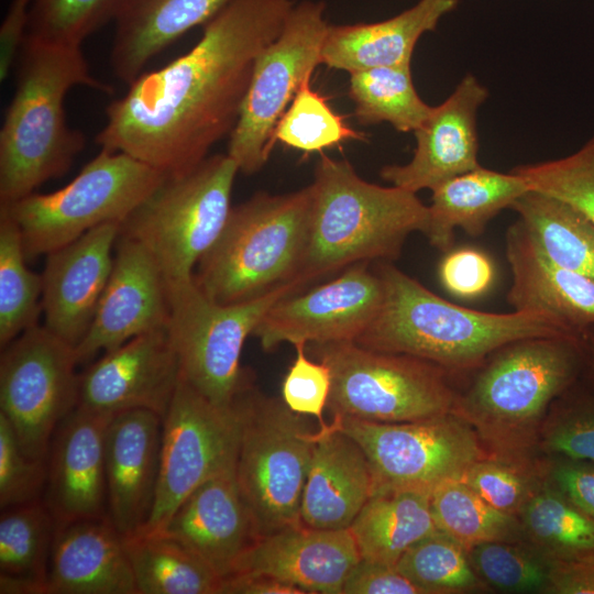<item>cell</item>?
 I'll list each match as a JSON object with an SVG mask.
<instances>
[{
  "instance_id": "6da1fadb",
  "label": "cell",
  "mask_w": 594,
  "mask_h": 594,
  "mask_svg": "<svg viewBox=\"0 0 594 594\" xmlns=\"http://www.w3.org/2000/svg\"><path fill=\"white\" fill-rule=\"evenodd\" d=\"M292 0H231L201 38L166 66L142 73L112 101L96 142L167 175L187 172L232 133L258 54L280 33Z\"/></svg>"
},
{
  "instance_id": "7a4b0ae2",
  "label": "cell",
  "mask_w": 594,
  "mask_h": 594,
  "mask_svg": "<svg viewBox=\"0 0 594 594\" xmlns=\"http://www.w3.org/2000/svg\"><path fill=\"white\" fill-rule=\"evenodd\" d=\"M584 365L585 338L514 340L476 369L471 384L457 392L451 413L473 428L487 457L537 465L549 408L582 376Z\"/></svg>"
},
{
  "instance_id": "3957f363",
  "label": "cell",
  "mask_w": 594,
  "mask_h": 594,
  "mask_svg": "<svg viewBox=\"0 0 594 594\" xmlns=\"http://www.w3.org/2000/svg\"><path fill=\"white\" fill-rule=\"evenodd\" d=\"M375 271L383 300L355 340L370 350L413 355L455 373L476 370L492 352L517 339L578 337L541 312L495 314L461 307L388 262L378 263Z\"/></svg>"
},
{
  "instance_id": "277c9868",
  "label": "cell",
  "mask_w": 594,
  "mask_h": 594,
  "mask_svg": "<svg viewBox=\"0 0 594 594\" xmlns=\"http://www.w3.org/2000/svg\"><path fill=\"white\" fill-rule=\"evenodd\" d=\"M14 95L0 130V204L20 200L63 176L85 147L66 120L64 100L76 86L111 94L95 78L80 47L24 38Z\"/></svg>"
},
{
  "instance_id": "5b68a950",
  "label": "cell",
  "mask_w": 594,
  "mask_h": 594,
  "mask_svg": "<svg viewBox=\"0 0 594 594\" xmlns=\"http://www.w3.org/2000/svg\"><path fill=\"white\" fill-rule=\"evenodd\" d=\"M310 188L306 245L293 280L300 288L355 263L396 260L408 235L426 230L428 206L416 193L369 183L345 160L321 155Z\"/></svg>"
},
{
  "instance_id": "8992f818",
  "label": "cell",
  "mask_w": 594,
  "mask_h": 594,
  "mask_svg": "<svg viewBox=\"0 0 594 594\" xmlns=\"http://www.w3.org/2000/svg\"><path fill=\"white\" fill-rule=\"evenodd\" d=\"M310 206L308 185L283 195L257 193L232 207L196 266L198 287L217 302L235 304L292 283L306 245Z\"/></svg>"
},
{
  "instance_id": "52a82bcc",
  "label": "cell",
  "mask_w": 594,
  "mask_h": 594,
  "mask_svg": "<svg viewBox=\"0 0 594 594\" xmlns=\"http://www.w3.org/2000/svg\"><path fill=\"white\" fill-rule=\"evenodd\" d=\"M239 416L237 480L258 537L300 525L316 431L280 399L250 384L234 399Z\"/></svg>"
},
{
  "instance_id": "ba28073f",
  "label": "cell",
  "mask_w": 594,
  "mask_h": 594,
  "mask_svg": "<svg viewBox=\"0 0 594 594\" xmlns=\"http://www.w3.org/2000/svg\"><path fill=\"white\" fill-rule=\"evenodd\" d=\"M238 173L228 154H216L187 172L166 175L120 224L119 235L144 246L166 282L191 278L226 226Z\"/></svg>"
},
{
  "instance_id": "9c48e42d",
  "label": "cell",
  "mask_w": 594,
  "mask_h": 594,
  "mask_svg": "<svg viewBox=\"0 0 594 594\" xmlns=\"http://www.w3.org/2000/svg\"><path fill=\"white\" fill-rule=\"evenodd\" d=\"M167 174L122 152L100 153L66 186L4 208L19 227L28 261L47 255L108 222L120 224Z\"/></svg>"
},
{
  "instance_id": "30bf717a",
  "label": "cell",
  "mask_w": 594,
  "mask_h": 594,
  "mask_svg": "<svg viewBox=\"0 0 594 594\" xmlns=\"http://www.w3.org/2000/svg\"><path fill=\"white\" fill-rule=\"evenodd\" d=\"M327 364L333 417L375 422L416 421L451 413L457 392L450 372L408 354L381 352L353 341L307 344Z\"/></svg>"
},
{
  "instance_id": "8fae6325",
  "label": "cell",
  "mask_w": 594,
  "mask_h": 594,
  "mask_svg": "<svg viewBox=\"0 0 594 594\" xmlns=\"http://www.w3.org/2000/svg\"><path fill=\"white\" fill-rule=\"evenodd\" d=\"M166 283V330L180 376L213 404L231 406L251 384L240 363L245 340L278 299L300 287L292 282L252 300L220 304L198 287L194 276Z\"/></svg>"
},
{
  "instance_id": "7c38bea8",
  "label": "cell",
  "mask_w": 594,
  "mask_h": 594,
  "mask_svg": "<svg viewBox=\"0 0 594 594\" xmlns=\"http://www.w3.org/2000/svg\"><path fill=\"white\" fill-rule=\"evenodd\" d=\"M323 1L295 4L277 37L257 56L228 155L252 175L267 162L274 129L301 84L321 64L328 23Z\"/></svg>"
},
{
  "instance_id": "4fadbf2b",
  "label": "cell",
  "mask_w": 594,
  "mask_h": 594,
  "mask_svg": "<svg viewBox=\"0 0 594 594\" xmlns=\"http://www.w3.org/2000/svg\"><path fill=\"white\" fill-rule=\"evenodd\" d=\"M332 422L363 450L373 474V493L389 490L432 492L460 480L487 457L473 428L449 413L406 422L333 417Z\"/></svg>"
},
{
  "instance_id": "5bb4252c",
  "label": "cell",
  "mask_w": 594,
  "mask_h": 594,
  "mask_svg": "<svg viewBox=\"0 0 594 594\" xmlns=\"http://www.w3.org/2000/svg\"><path fill=\"white\" fill-rule=\"evenodd\" d=\"M77 364L75 346L44 324L1 349L0 414L29 457L46 459L58 425L77 407Z\"/></svg>"
},
{
  "instance_id": "9a60e30c",
  "label": "cell",
  "mask_w": 594,
  "mask_h": 594,
  "mask_svg": "<svg viewBox=\"0 0 594 594\" xmlns=\"http://www.w3.org/2000/svg\"><path fill=\"white\" fill-rule=\"evenodd\" d=\"M238 440L234 402L218 406L180 376L163 417L154 505L140 531H162L184 499L235 458Z\"/></svg>"
},
{
  "instance_id": "2e32d148",
  "label": "cell",
  "mask_w": 594,
  "mask_h": 594,
  "mask_svg": "<svg viewBox=\"0 0 594 594\" xmlns=\"http://www.w3.org/2000/svg\"><path fill=\"white\" fill-rule=\"evenodd\" d=\"M367 263H355L330 282L278 299L253 336L266 351L282 343L355 342L383 300L382 280Z\"/></svg>"
},
{
  "instance_id": "e0dca14e",
  "label": "cell",
  "mask_w": 594,
  "mask_h": 594,
  "mask_svg": "<svg viewBox=\"0 0 594 594\" xmlns=\"http://www.w3.org/2000/svg\"><path fill=\"white\" fill-rule=\"evenodd\" d=\"M180 378L166 328L107 351L79 374L77 407L114 416L145 409L164 417Z\"/></svg>"
},
{
  "instance_id": "ac0fdd59",
  "label": "cell",
  "mask_w": 594,
  "mask_h": 594,
  "mask_svg": "<svg viewBox=\"0 0 594 594\" xmlns=\"http://www.w3.org/2000/svg\"><path fill=\"white\" fill-rule=\"evenodd\" d=\"M168 312L166 278L154 257L139 242L119 235L110 278L91 326L76 346L78 363L166 328Z\"/></svg>"
},
{
  "instance_id": "d6986e66",
  "label": "cell",
  "mask_w": 594,
  "mask_h": 594,
  "mask_svg": "<svg viewBox=\"0 0 594 594\" xmlns=\"http://www.w3.org/2000/svg\"><path fill=\"white\" fill-rule=\"evenodd\" d=\"M487 97V88L474 75H464L414 132L416 148L411 160L403 165H385L381 177L417 194L480 167L476 116Z\"/></svg>"
},
{
  "instance_id": "ffe728a7",
  "label": "cell",
  "mask_w": 594,
  "mask_h": 594,
  "mask_svg": "<svg viewBox=\"0 0 594 594\" xmlns=\"http://www.w3.org/2000/svg\"><path fill=\"white\" fill-rule=\"evenodd\" d=\"M119 222H108L46 255L42 273L44 326L76 346L94 320L110 278Z\"/></svg>"
},
{
  "instance_id": "44dd1931",
  "label": "cell",
  "mask_w": 594,
  "mask_h": 594,
  "mask_svg": "<svg viewBox=\"0 0 594 594\" xmlns=\"http://www.w3.org/2000/svg\"><path fill=\"white\" fill-rule=\"evenodd\" d=\"M112 417L76 407L58 425L46 457L44 498L56 525L108 516L105 447Z\"/></svg>"
},
{
  "instance_id": "7402d4cb",
  "label": "cell",
  "mask_w": 594,
  "mask_h": 594,
  "mask_svg": "<svg viewBox=\"0 0 594 594\" xmlns=\"http://www.w3.org/2000/svg\"><path fill=\"white\" fill-rule=\"evenodd\" d=\"M360 559L349 529H317L300 524L255 540L232 574L272 576L305 594H342L344 582Z\"/></svg>"
},
{
  "instance_id": "603a6c76",
  "label": "cell",
  "mask_w": 594,
  "mask_h": 594,
  "mask_svg": "<svg viewBox=\"0 0 594 594\" xmlns=\"http://www.w3.org/2000/svg\"><path fill=\"white\" fill-rule=\"evenodd\" d=\"M237 455L193 491L162 531L196 552L221 578L260 537L242 497Z\"/></svg>"
},
{
  "instance_id": "cb8c5ba5",
  "label": "cell",
  "mask_w": 594,
  "mask_h": 594,
  "mask_svg": "<svg viewBox=\"0 0 594 594\" xmlns=\"http://www.w3.org/2000/svg\"><path fill=\"white\" fill-rule=\"evenodd\" d=\"M163 418L133 409L114 415L106 433L108 517L121 536L144 528L155 501Z\"/></svg>"
},
{
  "instance_id": "d4e9b609",
  "label": "cell",
  "mask_w": 594,
  "mask_h": 594,
  "mask_svg": "<svg viewBox=\"0 0 594 594\" xmlns=\"http://www.w3.org/2000/svg\"><path fill=\"white\" fill-rule=\"evenodd\" d=\"M506 256L514 310L547 315L580 338L594 330V280L553 263L520 220L507 230Z\"/></svg>"
},
{
  "instance_id": "484cf974",
  "label": "cell",
  "mask_w": 594,
  "mask_h": 594,
  "mask_svg": "<svg viewBox=\"0 0 594 594\" xmlns=\"http://www.w3.org/2000/svg\"><path fill=\"white\" fill-rule=\"evenodd\" d=\"M372 494L373 474L361 447L333 422L320 427L301 497V524L349 529Z\"/></svg>"
},
{
  "instance_id": "4316f807",
  "label": "cell",
  "mask_w": 594,
  "mask_h": 594,
  "mask_svg": "<svg viewBox=\"0 0 594 594\" xmlns=\"http://www.w3.org/2000/svg\"><path fill=\"white\" fill-rule=\"evenodd\" d=\"M46 594H138L123 538L108 516L56 525Z\"/></svg>"
},
{
  "instance_id": "83f0119b",
  "label": "cell",
  "mask_w": 594,
  "mask_h": 594,
  "mask_svg": "<svg viewBox=\"0 0 594 594\" xmlns=\"http://www.w3.org/2000/svg\"><path fill=\"white\" fill-rule=\"evenodd\" d=\"M459 0H419L389 19L354 24H329L321 64L349 74L382 66L411 65L419 38L435 31Z\"/></svg>"
},
{
  "instance_id": "f1b7e54d",
  "label": "cell",
  "mask_w": 594,
  "mask_h": 594,
  "mask_svg": "<svg viewBox=\"0 0 594 594\" xmlns=\"http://www.w3.org/2000/svg\"><path fill=\"white\" fill-rule=\"evenodd\" d=\"M231 0H120L110 54L116 77L132 84L144 67Z\"/></svg>"
},
{
  "instance_id": "f546056e",
  "label": "cell",
  "mask_w": 594,
  "mask_h": 594,
  "mask_svg": "<svg viewBox=\"0 0 594 594\" xmlns=\"http://www.w3.org/2000/svg\"><path fill=\"white\" fill-rule=\"evenodd\" d=\"M529 189L513 170L501 173L480 166L458 175L431 190L424 234L432 246L447 252L455 229L471 237L481 235L494 217Z\"/></svg>"
},
{
  "instance_id": "4dcf8cb0",
  "label": "cell",
  "mask_w": 594,
  "mask_h": 594,
  "mask_svg": "<svg viewBox=\"0 0 594 594\" xmlns=\"http://www.w3.org/2000/svg\"><path fill=\"white\" fill-rule=\"evenodd\" d=\"M430 492L373 493L349 527L362 559L396 565L416 542L437 530Z\"/></svg>"
},
{
  "instance_id": "1f68e13d",
  "label": "cell",
  "mask_w": 594,
  "mask_h": 594,
  "mask_svg": "<svg viewBox=\"0 0 594 594\" xmlns=\"http://www.w3.org/2000/svg\"><path fill=\"white\" fill-rule=\"evenodd\" d=\"M55 530L44 499L1 510V594H46Z\"/></svg>"
},
{
  "instance_id": "d6a6232c",
  "label": "cell",
  "mask_w": 594,
  "mask_h": 594,
  "mask_svg": "<svg viewBox=\"0 0 594 594\" xmlns=\"http://www.w3.org/2000/svg\"><path fill=\"white\" fill-rule=\"evenodd\" d=\"M138 594H219L222 579L165 531L122 536Z\"/></svg>"
},
{
  "instance_id": "836d02e7",
  "label": "cell",
  "mask_w": 594,
  "mask_h": 594,
  "mask_svg": "<svg viewBox=\"0 0 594 594\" xmlns=\"http://www.w3.org/2000/svg\"><path fill=\"white\" fill-rule=\"evenodd\" d=\"M510 209L547 257L594 280V224L583 213L534 189L516 199Z\"/></svg>"
},
{
  "instance_id": "e575fe53",
  "label": "cell",
  "mask_w": 594,
  "mask_h": 594,
  "mask_svg": "<svg viewBox=\"0 0 594 594\" xmlns=\"http://www.w3.org/2000/svg\"><path fill=\"white\" fill-rule=\"evenodd\" d=\"M518 518L522 541L551 563L571 562L594 554V519L544 477Z\"/></svg>"
},
{
  "instance_id": "d590c367",
  "label": "cell",
  "mask_w": 594,
  "mask_h": 594,
  "mask_svg": "<svg viewBox=\"0 0 594 594\" xmlns=\"http://www.w3.org/2000/svg\"><path fill=\"white\" fill-rule=\"evenodd\" d=\"M349 97L361 124L387 122L399 132H415L432 108L419 97L410 65L374 67L350 74Z\"/></svg>"
},
{
  "instance_id": "8d00e7d4",
  "label": "cell",
  "mask_w": 594,
  "mask_h": 594,
  "mask_svg": "<svg viewBox=\"0 0 594 594\" xmlns=\"http://www.w3.org/2000/svg\"><path fill=\"white\" fill-rule=\"evenodd\" d=\"M430 507L438 530L464 548L487 541H522L519 518L503 513L461 480L438 485L430 494Z\"/></svg>"
},
{
  "instance_id": "74e56055",
  "label": "cell",
  "mask_w": 594,
  "mask_h": 594,
  "mask_svg": "<svg viewBox=\"0 0 594 594\" xmlns=\"http://www.w3.org/2000/svg\"><path fill=\"white\" fill-rule=\"evenodd\" d=\"M18 224L0 207V348L38 324L42 274L29 270Z\"/></svg>"
},
{
  "instance_id": "f35d334b",
  "label": "cell",
  "mask_w": 594,
  "mask_h": 594,
  "mask_svg": "<svg viewBox=\"0 0 594 594\" xmlns=\"http://www.w3.org/2000/svg\"><path fill=\"white\" fill-rule=\"evenodd\" d=\"M396 568L427 594L490 590L473 570L468 549L438 529L413 544Z\"/></svg>"
},
{
  "instance_id": "ab89813d",
  "label": "cell",
  "mask_w": 594,
  "mask_h": 594,
  "mask_svg": "<svg viewBox=\"0 0 594 594\" xmlns=\"http://www.w3.org/2000/svg\"><path fill=\"white\" fill-rule=\"evenodd\" d=\"M307 78L278 120L272 136L273 145H284L306 154L337 146L350 140H364L365 135L349 127L336 113L323 96L314 90Z\"/></svg>"
},
{
  "instance_id": "60d3db41",
  "label": "cell",
  "mask_w": 594,
  "mask_h": 594,
  "mask_svg": "<svg viewBox=\"0 0 594 594\" xmlns=\"http://www.w3.org/2000/svg\"><path fill=\"white\" fill-rule=\"evenodd\" d=\"M539 452L594 462V387L582 376L550 406Z\"/></svg>"
},
{
  "instance_id": "b9f144b4",
  "label": "cell",
  "mask_w": 594,
  "mask_h": 594,
  "mask_svg": "<svg viewBox=\"0 0 594 594\" xmlns=\"http://www.w3.org/2000/svg\"><path fill=\"white\" fill-rule=\"evenodd\" d=\"M473 570L491 590L546 593L551 562L525 541H487L468 549Z\"/></svg>"
},
{
  "instance_id": "7bdbcfd3",
  "label": "cell",
  "mask_w": 594,
  "mask_h": 594,
  "mask_svg": "<svg viewBox=\"0 0 594 594\" xmlns=\"http://www.w3.org/2000/svg\"><path fill=\"white\" fill-rule=\"evenodd\" d=\"M120 0H34L26 38L66 47L82 42L109 20Z\"/></svg>"
},
{
  "instance_id": "ee69618b",
  "label": "cell",
  "mask_w": 594,
  "mask_h": 594,
  "mask_svg": "<svg viewBox=\"0 0 594 594\" xmlns=\"http://www.w3.org/2000/svg\"><path fill=\"white\" fill-rule=\"evenodd\" d=\"M512 170L530 189L566 202L594 224V134L572 154L518 165Z\"/></svg>"
},
{
  "instance_id": "f6af8a7d",
  "label": "cell",
  "mask_w": 594,
  "mask_h": 594,
  "mask_svg": "<svg viewBox=\"0 0 594 594\" xmlns=\"http://www.w3.org/2000/svg\"><path fill=\"white\" fill-rule=\"evenodd\" d=\"M541 460L528 466L484 457L471 464L460 480L496 509L518 517L543 482Z\"/></svg>"
},
{
  "instance_id": "bcb514c9",
  "label": "cell",
  "mask_w": 594,
  "mask_h": 594,
  "mask_svg": "<svg viewBox=\"0 0 594 594\" xmlns=\"http://www.w3.org/2000/svg\"><path fill=\"white\" fill-rule=\"evenodd\" d=\"M47 479L46 459L29 457L9 420L0 414V508L42 499Z\"/></svg>"
},
{
  "instance_id": "7dc6e473",
  "label": "cell",
  "mask_w": 594,
  "mask_h": 594,
  "mask_svg": "<svg viewBox=\"0 0 594 594\" xmlns=\"http://www.w3.org/2000/svg\"><path fill=\"white\" fill-rule=\"evenodd\" d=\"M296 356L282 383V400L295 414L317 418L326 427L324 408L332 377L327 364L307 355L306 344H296Z\"/></svg>"
},
{
  "instance_id": "c3c4849f",
  "label": "cell",
  "mask_w": 594,
  "mask_h": 594,
  "mask_svg": "<svg viewBox=\"0 0 594 594\" xmlns=\"http://www.w3.org/2000/svg\"><path fill=\"white\" fill-rule=\"evenodd\" d=\"M439 277L442 286L451 295L473 299L491 288L495 268L484 252L462 248L446 254L439 266Z\"/></svg>"
},
{
  "instance_id": "681fc988",
  "label": "cell",
  "mask_w": 594,
  "mask_h": 594,
  "mask_svg": "<svg viewBox=\"0 0 594 594\" xmlns=\"http://www.w3.org/2000/svg\"><path fill=\"white\" fill-rule=\"evenodd\" d=\"M543 477L581 512L594 519V462L543 457Z\"/></svg>"
},
{
  "instance_id": "f907efd6",
  "label": "cell",
  "mask_w": 594,
  "mask_h": 594,
  "mask_svg": "<svg viewBox=\"0 0 594 594\" xmlns=\"http://www.w3.org/2000/svg\"><path fill=\"white\" fill-rule=\"evenodd\" d=\"M342 594H427L396 565L360 559L349 573Z\"/></svg>"
},
{
  "instance_id": "816d5d0a",
  "label": "cell",
  "mask_w": 594,
  "mask_h": 594,
  "mask_svg": "<svg viewBox=\"0 0 594 594\" xmlns=\"http://www.w3.org/2000/svg\"><path fill=\"white\" fill-rule=\"evenodd\" d=\"M34 0H13L0 28V80L4 81L24 42Z\"/></svg>"
},
{
  "instance_id": "f5cc1de1",
  "label": "cell",
  "mask_w": 594,
  "mask_h": 594,
  "mask_svg": "<svg viewBox=\"0 0 594 594\" xmlns=\"http://www.w3.org/2000/svg\"><path fill=\"white\" fill-rule=\"evenodd\" d=\"M546 594H594V554L564 563H551Z\"/></svg>"
},
{
  "instance_id": "db71d44e",
  "label": "cell",
  "mask_w": 594,
  "mask_h": 594,
  "mask_svg": "<svg viewBox=\"0 0 594 594\" xmlns=\"http://www.w3.org/2000/svg\"><path fill=\"white\" fill-rule=\"evenodd\" d=\"M219 594H305L298 587L263 574L238 573L222 579Z\"/></svg>"
},
{
  "instance_id": "11a10c76",
  "label": "cell",
  "mask_w": 594,
  "mask_h": 594,
  "mask_svg": "<svg viewBox=\"0 0 594 594\" xmlns=\"http://www.w3.org/2000/svg\"><path fill=\"white\" fill-rule=\"evenodd\" d=\"M582 377L594 387V330L585 338V365Z\"/></svg>"
}]
</instances>
